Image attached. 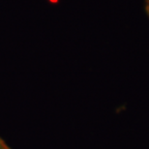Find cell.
I'll list each match as a JSON object with an SVG mask.
<instances>
[{"label":"cell","mask_w":149,"mask_h":149,"mask_svg":"<svg viewBox=\"0 0 149 149\" xmlns=\"http://www.w3.org/2000/svg\"><path fill=\"white\" fill-rule=\"evenodd\" d=\"M0 149H11L2 138H0Z\"/></svg>","instance_id":"6da1fadb"},{"label":"cell","mask_w":149,"mask_h":149,"mask_svg":"<svg viewBox=\"0 0 149 149\" xmlns=\"http://www.w3.org/2000/svg\"><path fill=\"white\" fill-rule=\"evenodd\" d=\"M144 10L146 15L149 17V0H144Z\"/></svg>","instance_id":"7a4b0ae2"}]
</instances>
